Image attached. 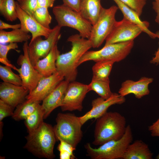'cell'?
Returning a JSON list of instances; mask_svg holds the SVG:
<instances>
[{"instance_id": "31", "label": "cell", "mask_w": 159, "mask_h": 159, "mask_svg": "<svg viewBox=\"0 0 159 159\" xmlns=\"http://www.w3.org/2000/svg\"><path fill=\"white\" fill-rule=\"evenodd\" d=\"M18 48V45L17 43H10L7 45H5L3 44H0V62L5 66L9 67L11 68L16 71L18 69L13 65L10 63L8 59L7 56L9 50L14 49L16 51Z\"/></svg>"}, {"instance_id": "37", "label": "cell", "mask_w": 159, "mask_h": 159, "mask_svg": "<svg viewBox=\"0 0 159 159\" xmlns=\"http://www.w3.org/2000/svg\"><path fill=\"white\" fill-rule=\"evenodd\" d=\"M148 130L152 137H159V117L155 122L148 127Z\"/></svg>"}, {"instance_id": "10", "label": "cell", "mask_w": 159, "mask_h": 159, "mask_svg": "<svg viewBox=\"0 0 159 159\" xmlns=\"http://www.w3.org/2000/svg\"><path fill=\"white\" fill-rule=\"evenodd\" d=\"M143 32L140 26L123 17L120 21H116L105 45L134 40Z\"/></svg>"}, {"instance_id": "38", "label": "cell", "mask_w": 159, "mask_h": 159, "mask_svg": "<svg viewBox=\"0 0 159 159\" xmlns=\"http://www.w3.org/2000/svg\"><path fill=\"white\" fill-rule=\"evenodd\" d=\"M21 27V25L20 23L15 24H10L5 23L1 20H0V30L8 29H15L20 28Z\"/></svg>"}, {"instance_id": "21", "label": "cell", "mask_w": 159, "mask_h": 159, "mask_svg": "<svg viewBox=\"0 0 159 159\" xmlns=\"http://www.w3.org/2000/svg\"><path fill=\"white\" fill-rule=\"evenodd\" d=\"M102 7L101 0H81L79 12L93 25L97 20Z\"/></svg>"}, {"instance_id": "42", "label": "cell", "mask_w": 159, "mask_h": 159, "mask_svg": "<svg viewBox=\"0 0 159 159\" xmlns=\"http://www.w3.org/2000/svg\"><path fill=\"white\" fill-rule=\"evenodd\" d=\"M156 158L157 159H159V154H158L156 156Z\"/></svg>"}, {"instance_id": "1", "label": "cell", "mask_w": 159, "mask_h": 159, "mask_svg": "<svg viewBox=\"0 0 159 159\" xmlns=\"http://www.w3.org/2000/svg\"><path fill=\"white\" fill-rule=\"evenodd\" d=\"M67 40L71 43V49L67 53L58 55L56 67L57 71L63 75L65 80L70 82L76 79L80 59L92 46L89 39L82 37L78 34L70 36Z\"/></svg>"}, {"instance_id": "14", "label": "cell", "mask_w": 159, "mask_h": 159, "mask_svg": "<svg viewBox=\"0 0 159 159\" xmlns=\"http://www.w3.org/2000/svg\"><path fill=\"white\" fill-rule=\"evenodd\" d=\"M16 10L17 18L20 21L21 29L27 33L30 32L32 35L30 41L37 37L43 36L47 38L52 30V29H48L40 24L32 16L23 10L16 1Z\"/></svg>"}, {"instance_id": "32", "label": "cell", "mask_w": 159, "mask_h": 159, "mask_svg": "<svg viewBox=\"0 0 159 159\" xmlns=\"http://www.w3.org/2000/svg\"><path fill=\"white\" fill-rule=\"evenodd\" d=\"M60 143L57 147V149L59 152L60 159H74L75 157L73 152L76 148L72 145L63 140H59Z\"/></svg>"}, {"instance_id": "25", "label": "cell", "mask_w": 159, "mask_h": 159, "mask_svg": "<svg viewBox=\"0 0 159 159\" xmlns=\"http://www.w3.org/2000/svg\"><path fill=\"white\" fill-rule=\"evenodd\" d=\"M115 62L112 61H100L96 62L92 67V80H107Z\"/></svg>"}, {"instance_id": "41", "label": "cell", "mask_w": 159, "mask_h": 159, "mask_svg": "<svg viewBox=\"0 0 159 159\" xmlns=\"http://www.w3.org/2000/svg\"><path fill=\"white\" fill-rule=\"evenodd\" d=\"M152 5L153 8L157 14L155 21L159 25V1H153Z\"/></svg>"}, {"instance_id": "5", "label": "cell", "mask_w": 159, "mask_h": 159, "mask_svg": "<svg viewBox=\"0 0 159 159\" xmlns=\"http://www.w3.org/2000/svg\"><path fill=\"white\" fill-rule=\"evenodd\" d=\"M53 127L57 140H62L76 148L83 137V125L79 117L70 113H59Z\"/></svg>"}, {"instance_id": "40", "label": "cell", "mask_w": 159, "mask_h": 159, "mask_svg": "<svg viewBox=\"0 0 159 159\" xmlns=\"http://www.w3.org/2000/svg\"><path fill=\"white\" fill-rule=\"evenodd\" d=\"M156 34L157 35V38L159 39V31L156 32ZM150 62L152 64H156L157 65L159 64V46L157 50L155 52V57L150 60Z\"/></svg>"}, {"instance_id": "33", "label": "cell", "mask_w": 159, "mask_h": 159, "mask_svg": "<svg viewBox=\"0 0 159 159\" xmlns=\"http://www.w3.org/2000/svg\"><path fill=\"white\" fill-rule=\"evenodd\" d=\"M37 1L38 0H17L20 7L32 16L38 7Z\"/></svg>"}, {"instance_id": "11", "label": "cell", "mask_w": 159, "mask_h": 159, "mask_svg": "<svg viewBox=\"0 0 159 159\" xmlns=\"http://www.w3.org/2000/svg\"><path fill=\"white\" fill-rule=\"evenodd\" d=\"M28 44V41L24 43L22 48L24 54L19 55L17 63L20 66L17 72L22 80V86L28 89L29 93L34 89L43 76L35 69L30 61Z\"/></svg>"}, {"instance_id": "43", "label": "cell", "mask_w": 159, "mask_h": 159, "mask_svg": "<svg viewBox=\"0 0 159 159\" xmlns=\"http://www.w3.org/2000/svg\"><path fill=\"white\" fill-rule=\"evenodd\" d=\"M155 1H159V0H154Z\"/></svg>"}, {"instance_id": "34", "label": "cell", "mask_w": 159, "mask_h": 159, "mask_svg": "<svg viewBox=\"0 0 159 159\" xmlns=\"http://www.w3.org/2000/svg\"><path fill=\"white\" fill-rule=\"evenodd\" d=\"M120 0L134 11L139 16L142 14L147 1V0Z\"/></svg>"}, {"instance_id": "4", "label": "cell", "mask_w": 159, "mask_h": 159, "mask_svg": "<svg viewBox=\"0 0 159 159\" xmlns=\"http://www.w3.org/2000/svg\"><path fill=\"white\" fill-rule=\"evenodd\" d=\"M132 140V129L128 125L125 133L120 139L108 141L97 148L92 147L89 143L85 144L84 147L87 156L91 159H122L127 147Z\"/></svg>"}, {"instance_id": "28", "label": "cell", "mask_w": 159, "mask_h": 159, "mask_svg": "<svg viewBox=\"0 0 159 159\" xmlns=\"http://www.w3.org/2000/svg\"><path fill=\"white\" fill-rule=\"evenodd\" d=\"M0 11L8 21H13L18 18L16 1L14 0H0Z\"/></svg>"}, {"instance_id": "2", "label": "cell", "mask_w": 159, "mask_h": 159, "mask_svg": "<svg viewBox=\"0 0 159 159\" xmlns=\"http://www.w3.org/2000/svg\"><path fill=\"white\" fill-rule=\"evenodd\" d=\"M92 144L100 145L123 136L126 128L125 117L117 112H106L97 119Z\"/></svg>"}, {"instance_id": "7", "label": "cell", "mask_w": 159, "mask_h": 159, "mask_svg": "<svg viewBox=\"0 0 159 159\" xmlns=\"http://www.w3.org/2000/svg\"><path fill=\"white\" fill-rule=\"evenodd\" d=\"M134 45V40L105 45L97 51H88L80 59L78 66L82 63L92 60L112 61L115 62L125 59L130 53Z\"/></svg>"}, {"instance_id": "6", "label": "cell", "mask_w": 159, "mask_h": 159, "mask_svg": "<svg viewBox=\"0 0 159 159\" xmlns=\"http://www.w3.org/2000/svg\"><path fill=\"white\" fill-rule=\"evenodd\" d=\"M52 12L59 26L72 28L77 30L82 37L89 39L92 25L79 12L64 4L54 6Z\"/></svg>"}, {"instance_id": "8", "label": "cell", "mask_w": 159, "mask_h": 159, "mask_svg": "<svg viewBox=\"0 0 159 159\" xmlns=\"http://www.w3.org/2000/svg\"><path fill=\"white\" fill-rule=\"evenodd\" d=\"M118 9L115 5L107 9L102 7L96 22L92 25L89 39L92 47H100L110 33L116 21L115 14Z\"/></svg>"}, {"instance_id": "26", "label": "cell", "mask_w": 159, "mask_h": 159, "mask_svg": "<svg viewBox=\"0 0 159 159\" xmlns=\"http://www.w3.org/2000/svg\"><path fill=\"white\" fill-rule=\"evenodd\" d=\"M44 113L40 105L31 114L25 119V124L28 133L37 129L44 122Z\"/></svg>"}, {"instance_id": "12", "label": "cell", "mask_w": 159, "mask_h": 159, "mask_svg": "<svg viewBox=\"0 0 159 159\" xmlns=\"http://www.w3.org/2000/svg\"><path fill=\"white\" fill-rule=\"evenodd\" d=\"M89 91L88 85L75 81L69 82L60 106L62 111H82L83 101Z\"/></svg>"}, {"instance_id": "19", "label": "cell", "mask_w": 159, "mask_h": 159, "mask_svg": "<svg viewBox=\"0 0 159 159\" xmlns=\"http://www.w3.org/2000/svg\"><path fill=\"white\" fill-rule=\"evenodd\" d=\"M60 54L57 44L54 46L48 54L37 62L34 67L43 77L50 76L56 72V62Z\"/></svg>"}, {"instance_id": "22", "label": "cell", "mask_w": 159, "mask_h": 159, "mask_svg": "<svg viewBox=\"0 0 159 159\" xmlns=\"http://www.w3.org/2000/svg\"><path fill=\"white\" fill-rule=\"evenodd\" d=\"M117 5L118 8L122 13L124 17L140 26L143 29L144 32L153 39L157 38L156 33H154L148 29L149 23L146 21H142L139 16L132 9L120 0H113Z\"/></svg>"}, {"instance_id": "35", "label": "cell", "mask_w": 159, "mask_h": 159, "mask_svg": "<svg viewBox=\"0 0 159 159\" xmlns=\"http://www.w3.org/2000/svg\"><path fill=\"white\" fill-rule=\"evenodd\" d=\"M11 106L0 99V122L8 116H12L14 113Z\"/></svg>"}, {"instance_id": "29", "label": "cell", "mask_w": 159, "mask_h": 159, "mask_svg": "<svg viewBox=\"0 0 159 159\" xmlns=\"http://www.w3.org/2000/svg\"><path fill=\"white\" fill-rule=\"evenodd\" d=\"M11 68L6 66L0 65V78L3 82L22 86V81L20 76L14 73Z\"/></svg>"}, {"instance_id": "27", "label": "cell", "mask_w": 159, "mask_h": 159, "mask_svg": "<svg viewBox=\"0 0 159 159\" xmlns=\"http://www.w3.org/2000/svg\"><path fill=\"white\" fill-rule=\"evenodd\" d=\"M110 81L107 80H92L88 85L89 91H93L100 97L106 100L113 94L110 87Z\"/></svg>"}, {"instance_id": "20", "label": "cell", "mask_w": 159, "mask_h": 159, "mask_svg": "<svg viewBox=\"0 0 159 159\" xmlns=\"http://www.w3.org/2000/svg\"><path fill=\"white\" fill-rule=\"evenodd\" d=\"M153 155L147 144L137 140L128 146L122 159H151Z\"/></svg>"}, {"instance_id": "9", "label": "cell", "mask_w": 159, "mask_h": 159, "mask_svg": "<svg viewBox=\"0 0 159 159\" xmlns=\"http://www.w3.org/2000/svg\"><path fill=\"white\" fill-rule=\"evenodd\" d=\"M61 27L57 25L53 29L49 37L43 39L41 36L30 41L28 44V53L30 61L34 66L39 60L46 57L61 37Z\"/></svg>"}, {"instance_id": "3", "label": "cell", "mask_w": 159, "mask_h": 159, "mask_svg": "<svg viewBox=\"0 0 159 159\" xmlns=\"http://www.w3.org/2000/svg\"><path fill=\"white\" fill-rule=\"evenodd\" d=\"M25 138L26 142L24 148L34 155L48 159L55 157L54 149L57 140L51 125L43 122Z\"/></svg>"}, {"instance_id": "30", "label": "cell", "mask_w": 159, "mask_h": 159, "mask_svg": "<svg viewBox=\"0 0 159 159\" xmlns=\"http://www.w3.org/2000/svg\"><path fill=\"white\" fill-rule=\"evenodd\" d=\"M47 8L38 7L32 16L42 25L45 28L50 29L49 25L52 17L50 14Z\"/></svg>"}, {"instance_id": "39", "label": "cell", "mask_w": 159, "mask_h": 159, "mask_svg": "<svg viewBox=\"0 0 159 159\" xmlns=\"http://www.w3.org/2000/svg\"><path fill=\"white\" fill-rule=\"evenodd\" d=\"M55 0H38V7H51Z\"/></svg>"}, {"instance_id": "13", "label": "cell", "mask_w": 159, "mask_h": 159, "mask_svg": "<svg viewBox=\"0 0 159 159\" xmlns=\"http://www.w3.org/2000/svg\"><path fill=\"white\" fill-rule=\"evenodd\" d=\"M125 100V97L116 93H113L107 99L105 100L100 97L96 98L92 102L91 109L83 115L79 117L80 121L83 125L90 119H97L107 112L111 106L116 104H122Z\"/></svg>"}, {"instance_id": "16", "label": "cell", "mask_w": 159, "mask_h": 159, "mask_svg": "<svg viewBox=\"0 0 159 159\" xmlns=\"http://www.w3.org/2000/svg\"><path fill=\"white\" fill-rule=\"evenodd\" d=\"M29 90L22 86L3 82L0 84V98L13 108L26 100Z\"/></svg>"}, {"instance_id": "36", "label": "cell", "mask_w": 159, "mask_h": 159, "mask_svg": "<svg viewBox=\"0 0 159 159\" xmlns=\"http://www.w3.org/2000/svg\"><path fill=\"white\" fill-rule=\"evenodd\" d=\"M63 4L73 10L79 12L81 0H62Z\"/></svg>"}, {"instance_id": "15", "label": "cell", "mask_w": 159, "mask_h": 159, "mask_svg": "<svg viewBox=\"0 0 159 159\" xmlns=\"http://www.w3.org/2000/svg\"><path fill=\"white\" fill-rule=\"evenodd\" d=\"M64 79L58 71L48 77H43L34 89L27 95L26 99L42 101Z\"/></svg>"}, {"instance_id": "18", "label": "cell", "mask_w": 159, "mask_h": 159, "mask_svg": "<svg viewBox=\"0 0 159 159\" xmlns=\"http://www.w3.org/2000/svg\"><path fill=\"white\" fill-rule=\"evenodd\" d=\"M152 78L143 77L136 81L127 80L122 83L118 91L119 94L125 97L130 94L135 95L138 99L148 95L150 93L149 85L153 81Z\"/></svg>"}, {"instance_id": "23", "label": "cell", "mask_w": 159, "mask_h": 159, "mask_svg": "<svg viewBox=\"0 0 159 159\" xmlns=\"http://www.w3.org/2000/svg\"><path fill=\"white\" fill-rule=\"evenodd\" d=\"M31 37L28 33L20 28L9 32L3 30H0V43L1 44L25 42L28 41Z\"/></svg>"}, {"instance_id": "17", "label": "cell", "mask_w": 159, "mask_h": 159, "mask_svg": "<svg viewBox=\"0 0 159 159\" xmlns=\"http://www.w3.org/2000/svg\"><path fill=\"white\" fill-rule=\"evenodd\" d=\"M69 82L65 80L62 81L42 101L41 106L44 112V119L55 109L61 106Z\"/></svg>"}, {"instance_id": "24", "label": "cell", "mask_w": 159, "mask_h": 159, "mask_svg": "<svg viewBox=\"0 0 159 159\" xmlns=\"http://www.w3.org/2000/svg\"><path fill=\"white\" fill-rule=\"evenodd\" d=\"M40 103L39 101L26 99L16 107L12 118L16 121L25 120L34 112Z\"/></svg>"}]
</instances>
